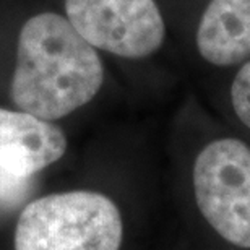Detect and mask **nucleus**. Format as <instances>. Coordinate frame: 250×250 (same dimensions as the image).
Returning a JSON list of instances; mask_svg holds the SVG:
<instances>
[{
	"label": "nucleus",
	"instance_id": "f257e3e1",
	"mask_svg": "<svg viewBox=\"0 0 250 250\" xmlns=\"http://www.w3.org/2000/svg\"><path fill=\"white\" fill-rule=\"evenodd\" d=\"M104 83V65L67 17L42 12L23 23L10 98L44 121L67 117L91 103Z\"/></svg>",
	"mask_w": 250,
	"mask_h": 250
},
{
	"label": "nucleus",
	"instance_id": "7ed1b4c3",
	"mask_svg": "<svg viewBox=\"0 0 250 250\" xmlns=\"http://www.w3.org/2000/svg\"><path fill=\"white\" fill-rule=\"evenodd\" d=\"M193 195L209 228L232 247L250 250V146L239 138L209 142L195 158Z\"/></svg>",
	"mask_w": 250,
	"mask_h": 250
},
{
	"label": "nucleus",
	"instance_id": "0eeeda50",
	"mask_svg": "<svg viewBox=\"0 0 250 250\" xmlns=\"http://www.w3.org/2000/svg\"><path fill=\"white\" fill-rule=\"evenodd\" d=\"M231 104L239 122L250 130V61L241 65L232 80Z\"/></svg>",
	"mask_w": 250,
	"mask_h": 250
},
{
	"label": "nucleus",
	"instance_id": "20e7f679",
	"mask_svg": "<svg viewBox=\"0 0 250 250\" xmlns=\"http://www.w3.org/2000/svg\"><path fill=\"white\" fill-rule=\"evenodd\" d=\"M65 17L94 49L124 59L153 56L166 38L156 0H65Z\"/></svg>",
	"mask_w": 250,
	"mask_h": 250
},
{
	"label": "nucleus",
	"instance_id": "f03ea898",
	"mask_svg": "<svg viewBox=\"0 0 250 250\" xmlns=\"http://www.w3.org/2000/svg\"><path fill=\"white\" fill-rule=\"evenodd\" d=\"M124 219L107 195L72 190L44 195L21 209L15 250H121Z\"/></svg>",
	"mask_w": 250,
	"mask_h": 250
},
{
	"label": "nucleus",
	"instance_id": "39448f33",
	"mask_svg": "<svg viewBox=\"0 0 250 250\" xmlns=\"http://www.w3.org/2000/svg\"><path fill=\"white\" fill-rule=\"evenodd\" d=\"M67 137L51 121L0 107V174L29 179L63 158Z\"/></svg>",
	"mask_w": 250,
	"mask_h": 250
},
{
	"label": "nucleus",
	"instance_id": "6e6552de",
	"mask_svg": "<svg viewBox=\"0 0 250 250\" xmlns=\"http://www.w3.org/2000/svg\"><path fill=\"white\" fill-rule=\"evenodd\" d=\"M29 179H18L0 174V216L10 211L26 192Z\"/></svg>",
	"mask_w": 250,
	"mask_h": 250
},
{
	"label": "nucleus",
	"instance_id": "423d86ee",
	"mask_svg": "<svg viewBox=\"0 0 250 250\" xmlns=\"http://www.w3.org/2000/svg\"><path fill=\"white\" fill-rule=\"evenodd\" d=\"M195 42L200 56L216 67L250 61V0H209Z\"/></svg>",
	"mask_w": 250,
	"mask_h": 250
}]
</instances>
